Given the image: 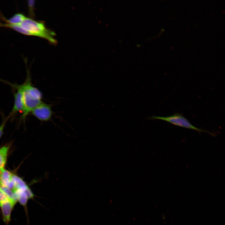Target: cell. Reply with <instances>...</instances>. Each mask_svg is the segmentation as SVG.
I'll use <instances>...</instances> for the list:
<instances>
[{
	"label": "cell",
	"instance_id": "1",
	"mask_svg": "<svg viewBox=\"0 0 225 225\" xmlns=\"http://www.w3.org/2000/svg\"><path fill=\"white\" fill-rule=\"evenodd\" d=\"M22 85L23 108L20 118L25 121L33 109L42 102V94L32 84L30 72L27 68L26 78Z\"/></svg>",
	"mask_w": 225,
	"mask_h": 225
},
{
	"label": "cell",
	"instance_id": "2",
	"mask_svg": "<svg viewBox=\"0 0 225 225\" xmlns=\"http://www.w3.org/2000/svg\"><path fill=\"white\" fill-rule=\"evenodd\" d=\"M17 24L27 31L29 36L43 38L53 44H56L57 42L54 38L55 33L47 28L42 22L36 21L32 18L26 17L21 23Z\"/></svg>",
	"mask_w": 225,
	"mask_h": 225
},
{
	"label": "cell",
	"instance_id": "3",
	"mask_svg": "<svg viewBox=\"0 0 225 225\" xmlns=\"http://www.w3.org/2000/svg\"><path fill=\"white\" fill-rule=\"evenodd\" d=\"M148 120L159 119L162 120L173 124L174 125L188 129H193L199 132H204L208 133L214 136L211 132L196 127L191 123L182 114L176 112L171 115L166 117H160L152 116L147 118Z\"/></svg>",
	"mask_w": 225,
	"mask_h": 225
},
{
	"label": "cell",
	"instance_id": "4",
	"mask_svg": "<svg viewBox=\"0 0 225 225\" xmlns=\"http://www.w3.org/2000/svg\"><path fill=\"white\" fill-rule=\"evenodd\" d=\"M31 113L41 121H48L51 119L52 115V105L42 102L33 109Z\"/></svg>",
	"mask_w": 225,
	"mask_h": 225
},
{
	"label": "cell",
	"instance_id": "5",
	"mask_svg": "<svg viewBox=\"0 0 225 225\" xmlns=\"http://www.w3.org/2000/svg\"><path fill=\"white\" fill-rule=\"evenodd\" d=\"M9 85L15 90L13 96L14 101L13 105L9 115L11 117L14 116L18 112L22 111L23 108L22 85L10 82Z\"/></svg>",
	"mask_w": 225,
	"mask_h": 225
},
{
	"label": "cell",
	"instance_id": "6",
	"mask_svg": "<svg viewBox=\"0 0 225 225\" xmlns=\"http://www.w3.org/2000/svg\"><path fill=\"white\" fill-rule=\"evenodd\" d=\"M15 203L8 200L1 204L0 207L4 222L8 224L11 220V213Z\"/></svg>",
	"mask_w": 225,
	"mask_h": 225
},
{
	"label": "cell",
	"instance_id": "7",
	"mask_svg": "<svg viewBox=\"0 0 225 225\" xmlns=\"http://www.w3.org/2000/svg\"><path fill=\"white\" fill-rule=\"evenodd\" d=\"M13 174L4 168L0 169V186L8 187L11 181Z\"/></svg>",
	"mask_w": 225,
	"mask_h": 225
},
{
	"label": "cell",
	"instance_id": "8",
	"mask_svg": "<svg viewBox=\"0 0 225 225\" xmlns=\"http://www.w3.org/2000/svg\"><path fill=\"white\" fill-rule=\"evenodd\" d=\"M0 15L1 18L5 23L12 24L20 23L26 18L25 15L21 13H17L8 19L3 17L2 15Z\"/></svg>",
	"mask_w": 225,
	"mask_h": 225
},
{
	"label": "cell",
	"instance_id": "9",
	"mask_svg": "<svg viewBox=\"0 0 225 225\" xmlns=\"http://www.w3.org/2000/svg\"><path fill=\"white\" fill-rule=\"evenodd\" d=\"M12 180L14 183L16 191L18 190L25 191L28 187L21 178L13 174Z\"/></svg>",
	"mask_w": 225,
	"mask_h": 225
},
{
	"label": "cell",
	"instance_id": "10",
	"mask_svg": "<svg viewBox=\"0 0 225 225\" xmlns=\"http://www.w3.org/2000/svg\"><path fill=\"white\" fill-rule=\"evenodd\" d=\"M9 147L3 146L0 148V169L4 168L6 164Z\"/></svg>",
	"mask_w": 225,
	"mask_h": 225
},
{
	"label": "cell",
	"instance_id": "11",
	"mask_svg": "<svg viewBox=\"0 0 225 225\" xmlns=\"http://www.w3.org/2000/svg\"><path fill=\"white\" fill-rule=\"evenodd\" d=\"M2 121L0 125V138L2 135L4 129L7 122L9 118H11L10 116L9 115L7 116H5L3 115H2Z\"/></svg>",
	"mask_w": 225,
	"mask_h": 225
},
{
	"label": "cell",
	"instance_id": "12",
	"mask_svg": "<svg viewBox=\"0 0 225 225\" xmlns=\"http://www.w3.org/2000/svg\"><path fill=\"white\" fill-rule=\"evenodd\" d=\"M8 200V197L0 186V205Z\"/></svg>",
	"mask_w": 225,
	"mask_h": 225
},
{
	"label": "cell",
	"instance_id": "13",
	"mask_svg": "<svg viewBox=\"0 0 225 225\" xmlns=\"http://www.w3.org/2000/svg\"><path fill=\"white\" fill-rule=\"evenodd\" d=\"M27 194L28 199L32 198L34 195L30 189L28 187L24 191Z\"/></svg>",
	"mask_w": 225,
	"mask_h": 225
}]
</instances>
